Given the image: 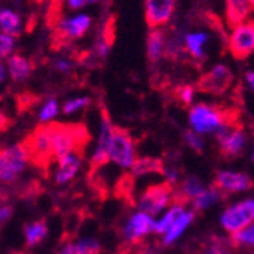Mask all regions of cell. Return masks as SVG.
Listing matches in <instances>:
<instances>
[{
  "mask_svg": "<svg viewBox=\"0 0 254 254\" xmlns=\"http://www.w3.org/2000/svg\"><path fill=\"white\" fill-rule=\"evenodd\" d=\"M49 140L55 161L68 152H85L90 134L82 124L49 122Z\"/></svg>",
  "mask_w": 254,
  "mask_h": 254,
  "instance_id": "1",
  "label": "cell"
},
{
  "mask_svg": "<svg viewBox=\"0 0 254 254\" xmlns=\"http://www.w3.org/2000/svg\"><path fill=\"white\" fill-rule=\"evenodd\" d=\"M189 129L198 132L199 135L216 137L224 129H227L233 122L225 110L209 102H195L188 111Z\"/></svg>",
  "mask_w": 254,
  "mask_h": 254,
  "instance_id": "2",
  "label": "cell"
},
{
  "mask_svg": "<svg viewBox=\"0 0 254 254\" xmlns=\"http://www.w3.org/2000/svg\"><path fill=\"white\" fill-rule=\"evenodd\" d=\"M254 222V196L230 202L219 215V225L232 238Z\"/></svg>",
  "mask_w": 254,
  "mask_h": 254,
  "instance_id": "3",
  "label": "cell"
},
{
  "mask_svg": "<svg viewBox=\"0 0 254 254\" xmlns=\"http://www.w3.org/2000/svg\"><path fill=\"white\" fill-rule=\"evenodd\" d=\"M137 148L132 135L124 129L114 127L108 145V163L116 165L121 169H132L137 161Z\"/></svg>",
  "mask_w": 254,
  "mask_h": 254,
  "instance_id": "4",
  "label": "cell"
},
{
  "mask_svg": "<svg viewBox=\"0 0 254 254\" xmlns=\"http://www.w3.org/2000/svg\"><path fill=\"white\" fill-rule=\"evenodd\" d=\"M29 163V155L23 143L0 146V181L14 183L25 172Z\"/></svg>",
  "mask_w": 254,
  "mask_h": 254,
  "instance_id": "5",
  "label": "cell"
},
{
  "mask_svg": "<svg viewBox=\"0 0 254 254\" xmlns=\"http://www.w3.org/2000/svg\"><path fill=\"white\" fill-rule=\"evenodd\" d=\"M174 202H175V189L168 186L166 183L151 184L138 196L137 210H142L157 218Z\"/></svg>",
  "mask_w": 254,
  "mask_h": 254,
  "instance_id": "6",
  "label": "cell"
},
{
  "mask_svg": "<svg viewBox=\"0 0 254 254\" xmlns=\"http://www.w3.org/2000/svg\"><path fill=\"white\" fill-rule=\"evenodd\" d=\"M91 26V18L87 14H79L72 18L61 20L60 25L54 28L52 34V49H61L73 40H78L87 34Z\"/></svg>",
  "mask_w": 254,
  "mask_h": 254,
  "instance_id": "7",
  "label": "cell"
},
{
  "mask_svg": "<svg viewBox=\"0 0 254 254\" xmlns=\"http://www.w3.org/2000/svg\"><path fill=\"white\" fill-rule=\"evenodd\" d=\"M228 51L238 60H244L254 54V20L248 18L235 26H230Z\"/></svg>",
  "mask_w": 254,
  "mask_h": 254,
  "instance_id": "8",
  "label": "cell"
},
{
  "mask_svg": "<svg viewBox=\"0 0 254 254\" xmlns=\"http://www.w3.org/2000/svg\"><path fill=\"white\" fill-rule=\"evenodd\" d=\"M215 138L218 142L221 155L225 158L241 157L250 145V137H248L247 129L242 125H236V124L230 125Z\"/></svg>",
  "mask_w": 254,
  "mask_h": 254,
  "instance_id": "9",
  "label": "cell"
},
{
  "mask_svg": "<svg viewBox=\"0 0 254 254\" xmlns=\"http://www.w3.org/2000/svg\"><path fill=\"white\" fill-rule=\"evenodd\" d=\"M213 186L222 195H236L251 190L253 180L248 174L233 169H221L215 174Z\"/></svg>",
  "mask_w": 254,
  "mask_h": 254,
  "instance_id": "10",
  "label": "cell"
},
{
  "mask_svg": "<svg viewBox=\"0 0 254 254\" xmlns=\"http://www.w3.org/2000/svg\"><path fill=\"white\" fill-rule=\"evenodd\" d=\"M154 227H155L154 216L142 210H137L127 219L122 228V238L128 244H138L146 236L154 233Z\"/></svg>",
  "mask_w": 254,
  "mask_h": 254,
  "instance_id": "11",
  "label": "cell"
},
{
  "mask_svg": "<svg viewBox=\"0 0 254 254\" xmlns=\"http://www.w3.org/2000/svg\"><path fill=\"white\" fill-rule=\"evenodd\" d=\"M233 82V72L225 64H215L209 68L198 82L201 91L210 95H221L227 91Z\"/></svg>",
  "mask_w": 254,
  "mask_h": 254,
  "instance_id": "12",
  "label": "cell"
},
{
  "mask_svg": "<svg viewBox=\"0 0 254 254\" xmlns=\"http://www.w3.org/2000/svg\"><path fill=\"white\" fill-rule=\"evenodd\" d=\"M177 0H145V20L151 29H163L175 14Z\"/></svg>",
  "mask_w": 254,
  "mask_h": 254,
  "instance_id": "13",
  "label": "cell"
},
{
  "mask_svg": "<svg viewBox=\"0 0 254 254\" xmlns=\"http://www.w3.org/2000/svg\"><path fill=\"white\" fill-rule=\"evenodd\" d=\"M113 131H114V125L110 121L108 114L102 110V121H101L98 145H96L93 155H91V163H90L91 171H98L99 168H102L108 163V145L111 140Z\"/></svg>",
  "mask_w": 254,
  "mask_h": 254,
  "instance_id": "14",
  "label": "cell"
},
{
  "mask_svg": "<svg viewBox=\"0 0 254 254\" xmlns=\"http://www.w3.org/2000/svg\"><path fill=\"white\" fill-rule=\"evenodd\" d=\"M82 158H84L82 152H68L61 158H58L57 160L58 165L55 169V183L65 184L68 181H72L81 169Z\"/></svg>",
  "mask_w": 254,
  "mask_h": 254,
  "instance_id": "15",
  "label": "cell"
},
{
  "mask_svg": "<svg viewBox=\"0 0 254 254\" xmlns=\"http://www.w3.org/2000/svg\"><path fill=\"white\" fill-rule=\"evenodd\" d=\"M196 218V212L193 209H184L183 213L175 219V222L169 227L168 232L161 236V244H163L165 247H171L174 245L184 233L188 232V228L193 224Z\"/></svg>",
  "mask_w": 254,
  "mask_h": 254,
  "instance_id": "16",
  "label": "cell"
},
{
  "mask_svg": "<svg viewBox=\"0 0 254 254\" xmlns=\"http://www.w3.org/2000/svg\"><path fill=\"white\" fill-rule=\"evenodd\" d=\"M209 32L205 31H190L184 34L183 44H184V51H186L193 60L202 61L205 58V46L209 43Z\"/></svg>",
  "mask_w": 254,
  "mask_h": 254,
  "instance_id": "17",
  "label": "cell"
},
{
  "mask_svg": "<svg viewBox=\"0 0 254 254\" xmlns=\"http://www.w3.org/2000/svg\"><path fill=\"white\" fill-rule=\"evenodd\" d=\"M205 189V184L196 175H188L181 180V183L175 188V201L183 204L192 202L202 190Z\"/></svg>",
  "mask_w": 254,
  "mask_h": 254,
  "instance_id": "18",
  "label": "cell"
},
{
  "mask_svg": "<svg viewBox=\"0 0 254 254\" xmlns=\"http://www.w3.org/2000/svg\"><path fill=\"white\" fill-rule=\"evenodd\" d=\"M168 37L163 29H151L146 38V55L151 63H160L166 57Z\"/></svg>",
  "mask_w": 254,
  "mask_h": 254,
  "instance_id": "19",
  "label": "cell"
},
{
  "mask_svg": "<svg viewBox=\"0 0 254 254\" xmlns=\"http://www.w3.org/2000/svg\"><path fill=\"white\" fill-rule=\"evenodd\" d=\"M35 68V64L23 55H11L8 58V72L14 82H23L26 81Z\"/></svg>",
  "mask_w": 254,
  "mask_h": 254,
  "instance_id": "20",
  "label": "cell"
},
{
  "mask_svg": "<svg viewBox=\"0 0 254 254\" xmlns=\"http://www.w3.org/2000/svg\"><path fill=\"white\" fill-rule=\"evenodd\" d=\"M225 3V18L230 26H235L250 18L253 8L250 0H224Z\"/></svg>",
  "mask_w": 254,
  "mask_h": 254,
  "instance_id": "21",
  "label": "cell"
},
{
  "mask_svg": "<svg viewBox=\"0 0 254 254\" xmlns=\"http://www.w3.org/2000/svg\"><path fill=\"white\" fill-rule=\"evenodd\" d=\"M186 209V204H183L180 201H175L174 204H171L168 209L163 212V213H160L157 218H155V227H154V233L155 235H160V236H163L169 227L175 222V219L183 213V210Z\"/></svg>",
  "mask_w": 254,
  "mask_h": 254,
  "instance_id": "22",
  "label": "cell"
},
{
  "mask_svg": "<svg viewBox=\"0 0 254 254\" xmlns=\"http://www.w3.org/2000/svg\"><path fill=\"white\" fill-rule=\"evenodd\" d=\"M222 196L224 195L215 186H205V189L190 204L193 205L195 212H205V210L213 209L216 204H219Z\"/></svg>",
  "mask_w": 254,
  "mask_h": 254,
  "instance_id": "23",
  "label": "cell"
},
{
  "mask_svg": "<svg viewBox=\"0 0 254 254\" xmlns=\"http://www.w3.org/2000/svg\"><path fill=\"white\" fill-rule=\"evenodd\" d=\"M233 242L224 236H210L202 245L199 254H233Z\"/></svg>",
  "mask_w": 254,
  "mask_h": 254,
  "instance_id": "24",
  "label": "cell"
},
{
  "mask_svg": "<svg viewBox=\"0 0 254 254\" xmlns=\"http://www.w3.org/2000/svg\"><path fill=\"white\" fill-rule=\"evenodd\" d=\"M23 230H25V238H26L28 247H35L41 244V241L48 236V224H46L44 219L28 222Z\"/></svg>",
  "mask_w": 254,
  "mask_h": 254,
  "instance_id": "25",
  "label": "cell"
},
{
  "mask_svg": "<svg viewBox=\"0 0 254 254\" xmlns=\"http://www.w3.org/2000/svg\"><path fill=\"white\" fill-rule=\"evenodd\" d=\"M163 165L161 161L152 157H142L137 158L135 165L131 169V174L134 177H143V175H149V174H161L163 172Z\"/></svg>",
  "mask_w": 254,
  "mask_h": 254,
  "instance_id": "26",
  "label": "cell"
},
{
  "mask_svg": "<svg viewBox=\"0 0 254 254\" xmlns=\"http://www.w3.org/2000/svg\"><path fill=\"white\" fill-rule=\"evenodd\" d=\"M0 28L9 37L20 35V17L11 9H0Z\"/></svg>",
  "mask_w": 254,
  "mask_h": 254,
  "instance_id": "27",
  "label": "cell"
},
{
  "mask_svg": "<svg viewBox=\"0 0 254 254\" xmlns=\"http://www.w3.org/2000/svg\"><path fill=\"white\" fill-rule=\"evenodd\" d=\"M73 245V254H101V244L93 238L81 239Z\"/></svg>",
  "mask_w": 254,
  "mask_h": 254,
  "instance_id": "28",
  "label": "cell"
},
{
  "mask_svg": "<svg viewBox=\"0 0 254 254\" xmlns=\"http://www.w3.org/2000/svg\"><path fill=\"white\" fill-rule=\"evenodd\" d=\"M236 247H247V248H254V222L241 230L239 233L230 238Z\"/></svg>",
  "mask_w": 254,
  "mask_h": 254,
  "instance_id": "29",
  "label": "cell"
},
{
  "mask_svg": "<svg viewBox=\"0 0 254 254\" xmlns=\"http://www.w3.org/2000/svg\"><path fill=\"white\" fill-rule=\"evenodd\" d=\"M58 102H57V99H49L48 102H46L44 105H43V108H41V111H40V121L43 122V124H49V122H52V119H55L57 118V114H58Z\"/></svg>",
  "mask_w": 254,
  "mask_h": 254,
  "instance_id": "30",
  "label": "cell"
},
{
  "mask_svg": "<svg viewBox=\"0 0 254 254\" xmlns=\"http://www.w3.org/2000/svg\"><path fill=\"white\" fill-rule=\"evenodd\" d=\"M184 142H186V145L195 151V152H202L205 149V140L204 137L199 135L198 132H193L192 129L186 131V134H184Z\"/></svg>",
  "mask_w": 254,
  "mask_h": 254,
  "instance_id": "31",
  "label": "cell"
},
{
  "mask_svg": "<svg viewBox=\"0 0 254 254\" xmlns=\"http://www.w3.org/2000/svg\"><path fill=\"white\" fill-rule=\"evenodd\" d=\"M161 175H163V183H166L168 186H171L172 189H175L178 184L181 183V172L178 168L175 166H165L163 168V172H161Z\"/></svg>",
  "mask_w": 254,
  "mask_h": 254,
  "instance_id": "32",
  "label": "cell"
},
{
  "mask_svg": "<svg viewBox=\"0 0 254 254\" xmlns=\"http://www.w3.org/2000/svg\"><path fill=\"white\" fill-rule=\"evenodd\" d=\"M88 105H90V98L81 96V98H75V99L67 101L63 105V111H64V114H72V113H76L79 110H84Z\"/></svg>",
  "mask_w": 254,
  "mask_h": 254,
  "instance_id": "33",
  "label": "cell"
},
{
  "mask_svg": "<svg viewBox=\"0 0 254 254\" xmlns=\"http://www.w3.org/2000/svg\"><path fill=\"white\" fill-rule=\"evenodd\" d=\"M177 96H178L181 104L188 105V107H192L195 104L193 102V99H195V87H192V85H181L178 88Z\"/></svg>",
  "mask_w": 254,
  "mask_h": 254,
  "instance_id": "34",
  "label": "cell"
},
{
  "mask_svg": "<svg viewBox=\"0 0 254 254\" xmlns=\"http://www.w3.org/2000/svg\"><path fill=\"white\" fill-rule=\"evenodd\" d=\"M14 48V40L12 37L0 32V60L2 58H9V54Z\"/></svg>",
  "mask_w": 254,
  "mask_h": 254,
  "instance_id": "35",
  "label": "cell"
},
{
  "mask_svg": "<svg viewBox=\"0 0 254 254\" xmlns=\"http://www.w3.org/2000/svg\"><path fill=\"white\" fill-rule=\"evenodd\" d=\"M14 213V209H12V205L5 202L2 198H0V228H2L12 216Z\"/></svg>",
  "mask_w": 254,
  "mask_h": 254,
  "instance_id": "36",
  "label": "cell"
},
{
  "mask_svg": "<svg viewBox=\"0 0 254 254\" xmlns=\"http://www.w3.org/2000/svg\"><path fill=\"white\" fill-rule=\"evenodd\" d=\"M11 125H12V122H11V119L6 116V113H5L3 110H0V134H2V132H6V131L11 128Z\"/></svg>",
  "mask_w": 254,
  "mask_h": 254,
  "instance_id": "37",
  "label": "cell"
},
{
  "mask_svg": "<svg viewBox=\"0 0 254 254\" xmlns=\"http://www.w3.org/2000/svg\"><path fill=\"white\" fill-rule=\"evenodd\" d=\"M96 2H98V0H67L68 6H70L72 9H79V8H82V6H85L88 3H96Z\"/></svg>",
  "mask_w": 254,
  "mask_h": 254,
  "instance_id": "38",
  "label": "cell"
},
{
  "mask_svg": "<svg viewBox=\"0 0 254 254\" xmlns=\"http://www.w3.org/2000/svg\"><path fill=\"white\" fill-rule=\"evenodd\" d=\"M245 84H247V87L254 93V70H248L245 73Z\"/></svg>",
  "mask_w": 254,
  "mask_h": 254,
  "instance_id": "39",
  "label": "cell"
},
{
  "mask_svg": "<svg viewBox=\"0 0 254 254\" xmlns=\"http://www.w3.org/2000/svg\"><path fill=\"white\" fill-rule=\"evenodd\" d=\"M5 75H6L5 65H3V63H2V61H0V84L3 82V79H5Z\"/></svg>",
  "mask_w": 254,
  "mask_h": 254,
  "instance_id": "40",
  "label": "cell"
},
{
  "mask_svg": "<svg viewBox=\"0 0 254 254\" xmlns=\"http://www.w3.org/2000/svg\"><path fill=\"white\" fill-rule=\"evenodd\" d=\"M58 68H61V70H68V68H70V64H68V63H64V61H60L58 63Z\"/></svg>",
  "mask_w": 254,
  "mask_h": 254,
  "instance_id": "41",
  "label": "cell"
},
{
  "mask_svg": "<svg viewBox=\"0 0 254 254\" xmlns=\"http://www.w3.org/2000/svg\"><path fill=\"white\" fill-rule=\"evenodd\" d=\"M251 160L254 161V137H253V145H251Z\"/></svg>",
  "mask_w": 254,
  "mask_h": 254,
  "instance_id": "42",
  "label": "cell"
},
{
  "mask_svg": "<svg viewBox=\"0 0 254 254\" xmlns=\"http://www.w3.org/2000/svg\"><path fill=\"white\" fill-rule=\"evenodd\" d=\"M250 5H251V8H253V11H254V0H250Z\"/></svg>",
  "mask_w": 254,
  "mask_h": 254,
  "instance_id": "43",
  "label": "cell"
},
{
  "mask_svg": "<svg viewBox=\"0 0 254 254\" xmlns=\"http://www.w3.org/2000/svg\"><path fill=\"white\" fill-rule=\"evenodd\" d=\"M32 2H35V3H43L44 0H32Z\"/></svg>",
  "mask_w": 254,
  "mask_h": 254,
  "instance_id": "44",
  "label": "cell"
},
{
  "mask_svg": "<svg viewBox=\"0 0 254 254\" xmlns=\"http://www.w3.org/2000/svg\"><path fill=\"white\" fill-rule=\"evenodd\" d=\"M12 254H28V253H12Z\"/></svg>",
  "mask_w": 254,
  "mask_h": 254,
  "instance_id": "45",
  "label": "cell"
},
{
  "mask_svg": "<svg viewBox=\"0 0 254 254\" xmlns=\"http://www.w3.org/2000/svg\"><path fill=\"white\" fill-rule=\"evenodd\" d=\"M250 254H254V251H251V253H250Z\"/></svg>",
  "mask_w": 254,
  "mask_h": 254,
  "instance_id": "46",
  "label": "cell"
}]
</instances>
